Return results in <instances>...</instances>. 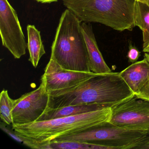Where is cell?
<instances>
[{
    "label": "cell",
    "instance_id": "6",
    "mask_svg": "<svg viewBox=\"0 0 149 149\" xmlns=\"http://www.w3.org/2000/svg\"><path fill=\"white\" fill-rule=\"evenodd\" d=\"M0 34L2 46L15 59L26 54L27 44L15 10L8 0H0Z\"/></svg>",
    "mask_w": 149,
    "mask_h": 149
},
{
    "label": "cell",
    "instance_id": "11",
    "mask_svg": "<svg viewBox=\"0 0 149 149\" xmlns=\"http://www.w3.org/2000/svg\"><path fill=\"white\" fill-rule=\"evenodd\" d=\"M119 74L134 94L138 93L149 79V64L145 58L132 63Z\"/></svg>",
    "mask_w": 149,
    "mask_h": 149
},
{
    "label": "cell",
    "instance_id": "23",
    "mask_svg": "<svg viewBox=\"0 0 149 149\" xmlns=\"http://www.w3.org/2000/svg\"><path fill=\"white\" fill-rule=\"evenodd\" d=\"M136 1L144 3L149 6V0H136Z\"/></svg>",
    "mask_w": 149,
    "mask_h": 149
},
{
    "label": "cell",
    "instance_id": "24",
    "mask_svg": "<svg viewBox=\"0 0 149 149\" xmlns=\"http://www.w3.org/2000/svg\"><path fill=\"white\" fill-rule=\"evenodd\" d=\"M144 58L146 59L149 64V53H145L144 54Z\"/></svg>",
    "mask_w": 149,
    "mask_h": 149
},
{
    "label": "cell",
    "instance_id": "16",
    "mask_svg": "<svg viewBox=\"0 0 149 149\" xmlns=\"http://www.w3.org/2000/svg\"><path fill=\"white\" fill-rule=\"evenodd\" d=\"M15 105V100L9 97L7 90H3L0 95V116L3 122L8 125H13V109Z\"/></svg>",
    "mask_w": 149,
    "mask_h": 149
},
{
    "label": "cell",
    "instance_id": "3",
    "mask_svg": "<svg viewBox=\"0 0 149 149\" xmlns=\"http://www.w3.org/2000/svg\"><path fill=\"white\" fill-rule=\"evenodd\" d=\"M81 22L69 9L63 13L51 46L50 59L66 70L92 72Z\"/></svg>",
    "mask_w": 149,
    "mask_h": 149
},
{
    "label": "cell",
    "instance_id": "9",
    "mask_svg": "<svg viewBox=\"0 0 149 149\" xmlns=\"http://www.w3.org/2000/svg\"><path fill=\"white\" fill-rule=\"evenodd\" d=\"M98 74H100L66 70L50 59L42 76L41 83L48 93L74 87Z\"/></svg>",
    "mask_w": 149,
    "mask_h": 149
},
{
    "label": "cell",
    "instance_id": "4",
    "mask_svg": "<svg viewBox=\"0 0 149 149\" xmlns=\"http://www.w3.org/2000/svg\"><path fill=\"white\" fill-rule=\"evenodd\" d=\"M63 6L81 22L98 23L117 31L136 26V0H62Z\"/></svg>",
    "mask_w": 149,
    "mask_h": 149
},
{
    "label": "cell",
    "instance_id": "2",
    "mask_svg": "<svg viewBox=\"0 0 149 149\" xmlns=\"http://www.w3.org/2000/svg\"><path fill=\"white\" fill-rule=\"evenodd\" d=\"M111 108L23 125H13L16 134L50 149L54 140L109 122Z\"/></svg>",
    "mask_w": 149,
    "mask_h": 149
},
{
    "label": "cell",
    "instance_id": "5",
    "mask_svg": "<svg viewBox=\"0 0 149 149\" xmlns=\"http://www.w3.org/2000/svg\"><path fill=\"white\" fill-rule=\"evenodd\" d=\"M149 134L147 131L126 129L107 122L54 141L91 142L113 149H130L132 145Z\"/></svg>",
    "mask_w": 149,
    "mask_h": 149
},
{
    "label": "cell",
    "instance_id": "15",
    "mask_svg": "<svg viewBox=\"0 0 149 149\" xmlns=\"http://www.w3.org/2000/svg\"><path fill=\"white\" fill-rule=\"evenodd\" d=\"M49 146L50 149H113L97 143L74 141H54L49 143Z\"/></svg>",
    "mask_w": 149,
    "mask_h": 149
},
{
    "label": "cell",
    "instance_id": "12",
    "mask_svg": "<svg viewBox=\"0 0 149 149\" xmlns=\"http://www.w3.org/2000/svg\"><path fill=\"white\" fill-rule=\"evenodd\" d=\"M106 108L107 107L96 104L69 105L55 109L48 107L36 122L46 121L59 118L75 116L102 109Z\"/></svg>",
    "mask_w": 149,
    "mask_h": 149
},
{
    "label": "cell",
    "instance_id": "17",
    "mask_svg": "<svg viewBox=\"0 0 149 149\" xmlns=\"http://www.w3.org/2000/svg\"><path fill=\"white\" fill-rule=\"evenodd\" d=\"M1 128L3 131L5 132L7 134H8L10 136L13 138L15 140H16L19 143L25 145L30 147V148H33V149H46V147L40 144L36 143L34 142L33 141H31V140L29 139H27L26 138L16 134L14 132H13L8 128H7L6 126H5V125H3L1 123Z\"/></svg>",
    "mask_w": 149,
    "mask_h": 149
},
{
    "label": "cell",
    "instance_id": "20",
    "mask_svg": "<svg viewBox=\"0 0 149 149\" xmlns=\"http://www.w3.org/2000/svg\"><path fill=\"white\" fill-rule=\"evenodd\" d=\"M131 149H149V136L148 135L132 145Z\"/></svg>",
    "mask_w": 149,
    "mask_h": 149
},
{
    "label": "cell",
    "instance_id": "10",
    "mask_svg": "<svg viewBox=\"0 0 149 149\" xmlns=\"http://www.w3.org/2000/svg\"><path fill=\"white\" fill-rule=\"evenodd\" d=\"M82 30L88 51L91 71L97 74L111 73L105 63L97 46L92 25L89 22H81Z\"/></svg>",
    "mask_w": 149,
    "mask_h": 149
},
{
    "label": "cell",
    "instance_id": "8",
    "mask_svg": "<svg viewBox=\"0 0 149 149\" xmlns=\"http://www.w3.org/2000/svg\"><path fill=\"white\" fill-rule=\"evenodd\" d=\"M49 95L41 83L39 88L15 100L13 109V125H23L36 122L48 108Z\"/></svg>",
    "mask_w": 149,
    "mask_h": 149
},
{
    "label": "cell",
    "instance_id": "1",
    "mask_svg": "<svg viewBox=\"0 0 149 149\" xmlns=\"http://www.w3.org/2000/svg\"><path fill=\"white\" fill-rule=\"evenodd\" d=\"M49 95L48 107L96 104L112 108L135 96L119 73L98 74L70 88L54 91Z\"/></svg>",
    "mask_w": 149,
    "mask_h": 149
},
{
    "label": "cell",
    "instance_id": "18",
    "mask_svg": "<svg viewBox=\"0 0 149 149\" xmlns=\"http://www.w3.org/2000/svg\"><path fill=\"white\" fill-rule=\"evenodd\" d=\"M140 56V52L136 48L130 44L129 47L127 57L129 61L132 63L136 62L138 60Z\"/></svg>",
    "mask_w": 149,
    "mask_h": 149
},
{
    "label": "cell",
    "instance_id": "14",
    "mask_svg": "<svg viewBox=\"0 0 149 149\" xmlns=\"http://www.w3.org/2000/svg\"><path fill=\"white\" fill-rule=\"evenodd\" d=\"M134 22L143 32V48L149 42V6L136 1L134 8Z\"/></svg>",
    "mask_w": 149,
    "mask_h": 149
},
{
    "label": "cell",
    "instance_id": "21",
    "mask_svg": "<svg viewBox=\"0 0 149 149\" xmlns=\"http://www.w3.org/2000/svg\"><path fill=\"white\" fill-rule=\"evenodd\" d=\"M38 2L46 4V3H51L52 2H56L59 0H36Z\"/></svg>",
    "mask_w": 149,
    "mask_h": 149
},
{
    "label": "cell",
    "instance_id": "19",
    "mask_svg": "<svg viewBox=\"0 0 149 149\" xmlns=\"http://www.w3.org/2000/svg\"><path fill=\"white\" fill-rule=\"evenodd\" d=\"M135 96L138 98L149 101V79L140 91L135 94Z\"/></svg>",
    "mask_w": 149,
    "mask_h": 149
},
{
    "label": "cell",
    "instance_id": "13",
    "mask_svg": "<svg viewBox=\"0 0 149 149\" xmlns=\"http://www.w3.org/2000/svg\"><path fill=\"white\" fill-rule=\"evenodd\" d=\"M28 36L27 48L29 53V61L34 68L38 66L40 59L46 54L42 40L40 32L34 25L27 26Z\"/></svg>",
    "mask_w": 149,
    "mask_h": 149
},
{
    "label": "cell",
    "instance_id": "22",
    "mask_svg": "<svg viewBox=\"0 0 149 149\" xmlns=\"http://www.w3.org/2000/svg\"><path fill=\"white\" fill-rule=\"evenodd\" d=\"M143 51L145 53H149V42L146 47L143 48Z\"/></svg>",
    "mask_w": 149,
    "mask_h": 149
},
{
    "label": "cell",
    "instance_id": "7",
    "mask_svg": "<svg viewBox=\"0 0 149 149\" xmlns=\"http://www.w3.org/2000/svg\"><path fill=\"white\" fill-rule=\"evenodd\" d=\"M109 122L123 128L149 132V101L134 96L114 106Z\"/></svg>",
    "mask_w": 149,
    "mask_h": 149
}]
</instances>
